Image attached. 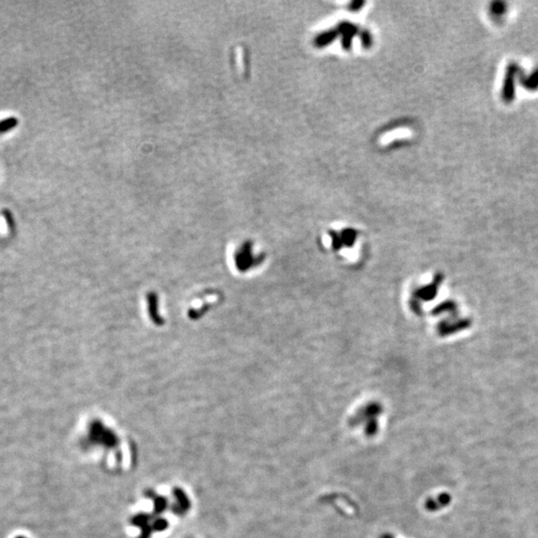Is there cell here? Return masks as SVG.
<instances>
[{
  "mask_svg": "<svg viewBox=\"0 0 538 538\" xmlns=\"http://www.w3.org/2000/svg\"><path fill=\"white\" fill-rule=\"evenodd\" d=\"M520 71L517 63L514 62L509 63L506 67L501 91V98L505 103H510L515 98V77L519 75Z\"/></svg>",
  "mask_w": 538,
  "mask_h": 538,
  "instance_id": "1",
  "label": "cell"
},
{
  "mask_svg": "<svg viewBox=\"0 0 538 538\" xmlns=\"http://www.w3.org/2000/svg\"><path fill=\"white\" fill-rule=\"evenodd\" d=\"M91 443H97L105 446V448H116L118 445V438L114 432L105 429L102 424L96 423L91 427L90 432Z\"/></svg>",
  "mask_w": 538,
  "mask_h": 538,
  "instance_id": "2",
  "label": "cell"
},
{
  "mask_svg": "<svg viewBox=\"0 0 538 538\" xmlns=\"http://www.w3.org/2000/svg\"><path fill=\"white\" fill-rule=\"evenodd\" d=\"M175 496L177 498V502L175 504V512L178 514H184L190 508V500L186 493L180 488L176 489Z\"/></svg>",
  "mask_w": 538,
  "mask_h": 538,
  "instance_id": "3",
  "label": "cell"
},
{
  "mask_svg": "<svg viewBox=\"0 0 538 538\" xmlns=\"http://www.w3.org/2000/svg\"><path fill=\"white\" fill-rule=\"evenodd\" d=\"M519 80L523 87L527 90H536L538 89V68L535 69L529 76H525L521 72L519 73Z\"/></svg>",
  "mask_w": 538,
  "mask_h": 538,
  "instance_id": "4",
  "label": "cell"
}]
</instances>
